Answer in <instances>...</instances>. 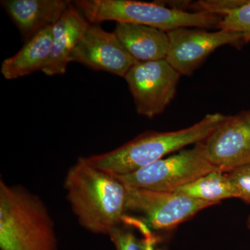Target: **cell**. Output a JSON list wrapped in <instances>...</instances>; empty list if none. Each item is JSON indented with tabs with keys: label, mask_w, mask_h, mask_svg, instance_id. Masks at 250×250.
Wrapping results in <instances>:
<instances>
[{
	"label": "cell",
	"mask_w": 250,
	"mask_h": 250,
	"mask_svg": "<svg viewBox=\"0 0 250 250\" xmlns=\"http://www.w3.org/2000/svg\"><path fill=\"white\" fill-rule=\"evenodd\" d=\"M227 174L236 189L238 198L250 205V163Z\"/></svg>",
	"instance_id": "18"
},
{
	"label": "cell",
	"mask_w": 250,
	"mask_h": 250,
	"mask_svg": "<svg viewBox=\"0 0 250 250\" xmlns=\"http://www.w3.org/2000/svg\"><path fill=\"white\" fill-rule=\"evenodd\" d=\"M53 26L42 29L13 57L4 60L1 73L6 80H12L42 72L52 50Z\"/></svg>",
	"instance_id": "14"
},
{
	"label": "cell",
	"mask_w": 250,
	"mask_h": 250,
	"mask_svg": "<svg viewBox=\"0 0 250 250\" xmlns=\"http://www.w3.org/2000/svg\"><path fill=\"white\" fill-rule=\"evenodd\" d=\"M227 116L207 115L196 124L178 131H146L121 147L87 157L93 165L114 175L136 172L170 153L207 139Z\"/></svg>",
	"instance_id": "3"
},
{
	"label": "cell",
	"mask_w": 250,
	"mask_h": 250,
	"mask_svg": "<svg viewBox=\"0 0 250 250\" xmlns=\"http://www.w3.org/2000/svg\"><path fill=\"white\" fill-rule=\"evenodd\" d=\"M206 159L220 172L250 163V110L227 116L200 142Z\"/></svg>",
	"instance_id": "9"
},
{
	"label": "cell",
	"mask_w": 250,
	"mask_h": 250,
	"mask_svg": "<svg viewBox=\"0 0 250 250\" xmlns=\"http://www.w3.org/2000/svg\"><path fill=\"white\" fill-rule=\"evenodd\" d=\"M169 48L166 60L180 75L190 76L213 51L225 45L241 47L247 43L241 33L219 29L179 28L167 32Z\"/></svg>",
	"instance_id": "8"
},
{
	"label": "cell",
	"mask_w": 250,
	"mask_h": 250,
	"mask_svg": "<svg viewBox=\"0 0 250 250\" xmlns=\"http://www.w3.org/2000/svg\"><path fill=\"white\" fill-rule=\"evenodd\" d=\"M108 236L116 250H155L154 238L149 231L143 239H139L132 230L126 228L123 220Z\"/></svg>",
	"instance_id": "16"
},
{
	"label": "cell",
	"mask_w": 250,
	"mask_h": 250,
	"mask_svg": "<svg viewBox=\"0 0 250 250\" xmlns=\"http://www.w3.org/2000/svg\"><path fill=\"white\" fill-rule=\"evenodd\" d=\"M0 250H59L45 202L21 185L0 180Z\"/></svg>",
	"instance_id": "2"
},
{
	"label": "cell",
	"mask_w": 250,
	"mask_h": 250,
	"mask_svg": "<svg viewBox=\"0 0 250 250\" xmlns=\"http://www.w3.org/2000/svg\"><path fill=\"white\" fill-rule=\"evenodd\" d=\"M174 192L213 205L225 199L238 198L228 174L219 170L208 172Z\"/></svg>",
	"instance_id": "15"
},
{
	"label": "cell",
	"mask_w": 250,
	"mask_h": 250,
	"mask_svg": "<svg viewBox=\"0 0 250 250\" xmlns=\"http://www.w3.org/2000/svg\"><path fill=\"white\" fill-rule=\"evenodd\" d=\"M1 4L27 42L42 29L53 26L72 2L67 0H3Z\"/></svg>",
	"instance_id": "11"
},
{
	"label": "cell",
	"mask_w": 250,
	"mask_h": 250,
	"mask_svg": "<svg viewBox=\"0 0 250 250\" xmlns=\"http://www.w3.org/2000/svg\"><path fill=\"white\" fill-rule=\"evenodd\" d=\"M248 227H249L250 229V215L249 218H248Z\"/></svg>",
	"instance_id": "19"
},
{
	"label": "cell",
	"mask_w": 250,
	"mask_h": 250,
	"mask_svg": "<svg viewBox=\"0 0 250 250\" xmlns=\"http://www.w3.org/2000/svg\"><path fill=\"white\" fill-rule=\"evenodd\" d=\"M70 62H80L95 70L125 77L138 62L114 31L108 32L90 23L72 52Z\"/></svg>",
	"instance_id": "10"
},
{
	"label": "cell",
	"mask_w": 250,
	"mask_h": 250,
	"mask_svg": "<svg viewBox=\"0 0 250 250\" xmlns=\"http://www.w3.org/2000/svg\"><path fill=\"white\" fill-rule=\"evenodd\" d=\"M115 34L138 62L164 60L169 39L167 32L143 24L117 22Z\"/></svg>",
	"instance_id": "13"
},
{
	"label": "cell",
	"mask_w": 250,
	"mask_h": 250,
	"mask_svg": "<svg viewBox=\"0 0 250 250\" xmlns=\"http://www.w3.org/2000/svg\"><path fill=\"white\" fill-rule=\"evenodd\" d=\"M126 188V211L142 215L143 223L154 230L175 228L200 210L214 205L177 192Z\"/></svg>",
	"instance_id": "7"
},
{
	"label": "cell",
	"mask_w": 250,
	"mask_h": 250,
	"mask_svg": "<svg viewBox=\"0 0 250 250\" xmlns=\"http://www.w3.org/2000/svg\"><path fill=\"white\" fill-rule=\"evenodd\" d=\"M89 24L72 3L53 25L52 50L42 70L45 75L54 76L65 73L72 52Z\"/></svg>",
	"instance_id": "12"
},
{
	"label": "cell",
	"mask_w": 250,
	"mask_h": 250,
	"mask_svg": "<svg viewBox=\"0 0 250 250\" xmlns=\"http://www.w3.org/2000/svg\"><path fill=\"white\" fill-rule=\"evenodd\" d=\"M180 76L166 59L136 62L124 78L137 113L148 118L161 114L175 96Z\"/></svg>",
	"instance_id": "6"
},
{
	"label": "cell",
	"mask_w": 250,
	"mask_h": 250,
	"mask_svg": "<svg viewBox=\"0 0 250 250\" xmlns=\"http://www.w3.org/2000/svg\"><path fill=\"white\" fill-rule=\"evenodd\" d=\"M217 29L241 33L250 41V0L228 11L219 22Z\"/></svg>",
	"instance_id": "17"
},
{
	"label": "cell",
	"mask_w": 250,
	"mask_h": 250,
	"mask_svg": "<svg viewBox=\"0 0 250 250\" xmlns=\"http://www.w3.org/2000/svg\"><path fill=\"white\" fill-rule=\"evenodd\" d=\"M63 187L77 221L90 233L108 236L126 215L127 188L87 157L69 168Z\"/></svg>",
	"instance_id": "1"
},
{
	"label": "cell",
	"mask_w": 250,
	"mask_h": 250,
	"mask_svg": "<svg viewBox=\"0 0 250 250\" xmlns=\"http://www.w3.org/2000/svg\"><path fill=\"white\" fill-rule=\"evenodd\" d=\"M218 170L206 159L200 143L136 172L116 176L126 187L174 192L205 174Z\"/></svg>",
	"instance_id": "5"
},
{
	"label": "cell",
	"mask_w": 250,
	"mask_h": 250,
	"mask_svg": "<svg viewBox=\"0 0 250 250\" xmlns=\"http://www.w3.org/2000/svg\"><path fill=\"white\" fill-rule=\"evenodd\" d=\"M74 6L90 24L116 21L149 26L168 32L179 28H217L223 16L189 12L159 3L133 0H77Z\"/></svg>",
	"instance_id": "4"
}]
</instances>
